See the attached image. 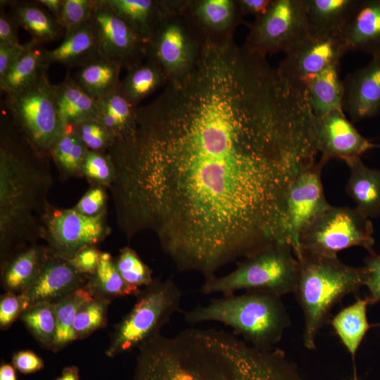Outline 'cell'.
Returning <instances> with one entry per match:
<instances>
[{
  "label": "cell",
  "instance_id": "1",
  "mask_svg": "<svg viewBox=\"0 0 380 380\" xmlns=\"http://www.w3.org/2000/svg\"><path fill=\"white\" fill-rule=\"evenodd\" d=\"M107 153L119 229L152 232L178 271L207 280L284 243L289 189L319 151L305 91L229 40L205 43Z\"/></svg>",
  "mask_w": 380,
  "mask_h": 380
},
{
  "label": "cell",
  "instance_id": "2",
  "mask_svg": "<svg viewBox=\"0 0 380 380\" xmlns=\"http://www.w3.org/2000/svg\"><path fill=\"white\" fill-rule=\"evenodd\" d=\"M132 380L305 379L281 349H259L223 330L191 328L140 348Z\"/></svg>",
  "mask_w": 380,
  "mask_h": 380
},
{
  "label": "cell",
  "instance_id": "3",
  "mask_svg": "<svg viewBox=\"0 0 380 380\" xmlns=\"http://www.w3.org/2000/svg\"><path fill=\"white\" fill-rule=\"evenodd\" d=\"M38 151L9 118L0 129V262L42 239L53 181L49 158Z\"/></svg>",
  "mask_w": 380,
  "mask_h": 380
},
{
  "label": "cell",
  "instance_id": "4",
  "mask_svg": "<svg viewBox=\"0 0 380 380\" xmlns=\"http://www.w3.org/2000/svg\"><path fill=\"white\" fill-rule=\"evenodd\" d=\"M295 294L304 317L303 341L308 350L316 348V338L334 305L344 296L365 286L363 267H354L338 257L300 253Z\"/></svg>",
  "mask_w": 380,
  "mask_h": 380
},
{
  "label": "cell",
  "instance_id": "5",
  "mask_svg": "<svg viewBox=\"0 0 380 380\" xmlns=\"http://www.w3.org/2000/svg\"><path fill=\"white\" fill-rule=\"evenodd\" d=\"M281 298L255 291L237 296H223L185 312L184 318L193 324L221 322L231 327L234 334L242 336L253 346L272 349L291 324Z\"/></svg>",
  "mask_w": 380,
  "mask_h": 380
},
{
  "label": "cell",
  "instance_id": "6",
  "mask_svg": "<svg viewBox=\"0 0 380 380\" xmlns=\"http://www.w3.org/2000/svg\"><path fill=\"white\" fill-rule=\"evenodd\" d=\"M298 265L292 247L285 243H277L239 262L230 273L205 280L200 291L227 296L246 290L281 297L293 293Z\"/></svg>",
  "mask_w": 380,
  "mask_h": 380
},
{
  "label": "cell",
  "instance_id": "7",
  "mask_svg": "<svg viewBox=\"0 0 380 380\" xmlns=\"http://www.w3.org/2000/svg\"><path fill=\"white\" fill-rule=\"evenodd\" d=\"M182 296L171 279H154L141 289L132 308L115 326L106 355L114 357L139 350L157 338L163 327L180 310Z\"/></svg>",
  "mask_w": 380,
  "mask_h": 380
},
{
  "label": "cell",
  "instance_id": "8",
  "mask_svg": "<svg viewBox=\"0 0 380 380\" xmlns=\"http://www.w3.org/2000/svg\"><path fill=\"white\" fill-rule=\"evenodd\" d=\"M374 227L371 219L357 208L330 205L301 232L299 253L336 258L346 248L362 246L374 251Z\"/></svg>",
  "mask_w": 380,
  "mask_h": 380
},
{
  "label": "cell",
  "instance_id": "9",
  "mask_svg": "<svg viewBox=\"0 0 380 380\" xmlns=\"http://www.w3.org/2000/svg\"><path fill=\"white\" fill-rule=\"evenodd\" d=\"M47 69L27 89L6 95L5 106L19 132L41 153L50 151L63 132L56 111L54 88Z\"/></svg>",
  "mask_w": 380,
  "mask_h": 380
},
{
  "label": "cell",
  "instance_id": "10",
  "mask_svg": "<svg viewBox=\"0 0 380 380\" xmlns=\"http://www.w3.org/2000/svg\"><path fill=\"white\" fill-rule=\"evenodd\" d=\"M186 1L163 16L148 44L147 58L160 66L168 82L190 73L205 40L184 11Z\"/></svg>",
  "mask_w": 380,
  "mask_h": 380
},
{
  "label": "cell",
  "instance_id": "11",
  "mask_svg": "<svg viewBox=\"0 0 380 380\" xmlns=\"http://www.w3.org/2000/svg\"><path fill=\"white\" fill-rule=\"evenodd\" d=\"M309 34L303 0H273L267 13L251 25L243 46L266 58L287 53Z\"/></svg>",
  "mask_w": 380,
  "mask_h": 380
},
{
  "label": "cell",
  "instance_id": "12",
  "mask_svg": "<svg viewBox=\"0 0 380 380\" xmlns=\"http://www.w3.org/2000/svg\"><path fill=\"white\" fill-rule=\"evenodd\" d=\"M110 232L107 212L87 216L73 208L51 205L44 219L42 239L51 255L70 260L81 249L96 246Z\"/></svg>",
  "mask_w": 380,
  "mask_h": 380
},
{
  "label": "cell",
  "instance_id": "13",
  "mask_svg": "<svg viewBox=\"0 0 380 380\" xmlns=\"http://www.w3.org/2000/svg\"><path fill=\"white\" fill-rule=\"evenodd\" d=\"M327 161L322 158L304 166L294 178L287 194L284 220L285 242L297 258L299 237L303 229L331 205L322 182V171Z\"/></svg>",
  "mask_w": 380,
  "mask_h": 380
},
{
  "label": "cell",
  "instance_id": "14",
  "mask_svg": "<svg viewBox=\"0 0 380 380\" xmlns=\"http://www.w3.org/2000/svg\"><path fill=\"white\" fill-rule=\"evenodd\" d=\"M90 22L99 56L127 70L147 58L148 43L106 3L94 0Z\"/></svg>",
  "mask_w": 380,
  "mask_h": 380
},
{
  "label": "cell",
  "instance_id": "15",
  "mask_svg": "<svg viewBox=\"0 0 380 380\" xmlns=\"http://www.w3.org/2000/svg\"><path fill=\"white\" fill-rule=\"evenodd\" d=\"M346 52L340 38L309 34L285 53L278 69L291 82L304 87L311 77L329 66L339 64Z\"/></svg>",
  "mask_w": 380,
  "mask_h": 380
},
{
  "label": "cell",
  "instance_id": "16",
  "mask_svg": "<svg viewBox=\"0 0 380 380\" xmlns=\"http://www.w3.org/2000/svg\"><path fill=\"white\" fill-rule=\"evenodd\" d=\"M315 131L318 151L327 162L336 158L346 163L369 150L380 148V144L373 143L356 129L342 110L315 116Z\"/></svg>",
  "mask_w": 380,
  "mask_h": 380
},
{
  "label": "cell",
  "instance_id": "17",
  "mask_svg": "<svg viewBox=\"0 0 380 380\" xmlns=\"http://www.w3.org/2000/svg\"><path fill=\"white\" fill-rule=\"evenodd\" d=\"M341 107L353 122L379 114L380 54L372 56L365 66L346 77Z\"/></svg>",
  "mask_w": 380,
  "mask_h": 380
},
{
  "label": "cell",
  "instance_id": "18",
  "mask_svg": "<svg viewBox=\"0 0 380 380\" xmlns=\"http://www.w3.org/2000/svg\"><path fill=\"white\" fill-rule=\"evenodd\" d=\"M88 277L80 273L69 260L51 255L34 284L20 294L24 308L42 302H55L71 291L84 286Z\"/></svg>",
  "mask_w": 380,
  "mask_h": 380
},
{
  "label": "cell",
  "instance_id": "19",
  "mask_svg": "<svg viewBox=\"0 0 380 380\" xmlns=\"http://www.w3.org/2000/svg\"><path fill=\"white\" fill-rule=\"evenodd\" d=\"M184 11L204 39L234 36L243 20L237 0H186Z\"/></svg>",
  "mask_w": 380,
  "mask_h": 380
},
{
  "label": "cell",
  "instance_id": "20",
  "mask_svg": "<svg viewBox=\"0 0 380 380\" xmlns=\"http://www.w3.org/2000/svg\"><path fill=\"white\" fill-rule=\"evenodd\" d=\"M340 39L346 51L380 54V0H357Z\"/></svg>",
  "mask_w": 380,
  "mask_h": 380
},
{
  "label": "cell",
  "instance_id": "21",
  "mask_svg": "<svg viewBox=\"0 0 380 380\" xmlns=\"http://www.w3.org/2000/svg\"><path fill=\"white\" fill-rule=\"evenodd\" d=\"M49 253L46 245L30 244L1 263V283L6 292L23 294L36 281Z\"/></svg>",
  "mask_w": 380,
  "mask_h": 380
},
{
  "label": "cell",
  "instance_id": "22",
  "mask_svg": "<svg viewBox=\"0 0 380 380\" xmlns=\"http://www.w3.org/2000/svg\"><path fill=\"white\" fill-rule=\"evenodd\" d=\"M184 0H105L111 9L148 44L157 25Z\"/></svg>",
  "mask_w": 380,
  "mask_h": 380
},
{
  "label": "cell",
  "instance_id": "23",
  "mask_svg": "<svg viewBox=\"0 0 380 380\" xmlns=\"http://www.w3.org/2000/svg\"><path fill=\"white\" fill-rule=\"evenodd\" d=\"M357 0H303L309 31L322 38H340Z\"/></svg>",
  "mask_w": 380,
  "mask_h": 380
},
{
  "label": "cell",
  "instance_id": "24",
  "mask_svg": "<svg viewBox=\"0 0 380 380\" xmlns=\"http://www.w3.org/2000/svg\"><path fill=\"white\" fill-rule=\"evenodd\" d=\"M350 174L346 191L362 215L371 219L380 215V170L367 167L360 158L346 162Z\"/></svg>",
  "mask_w": 380,
  "mask_h": 380
},
{
  "label": "cell",
  "instance_id": "25",
  "mask_svg": "<svg viewBox=\"0 0 380 380\" xmlns=\"http://www.w3.org/2000/svg\"><path fill=\"white\" fill-rule=\"evenodd\" d=\"M98 56V45L89 20L65 32L63 41L57 47L45 50L44 61L48 66L51 63H59L68 68H80Z\"/></svg>",
  "mask_w": 380,
  "mask_h": 380
},
{
  "label": "cell",
  "instance_id": "26",
  "mask_svg": "<svg viewBox=\"0 0 380 380\" xmlns=\"http://www.w3.org/2000/svg\"><path fill=\"white\" fill-rule=\"evenodd\" d=\"M54 99L58 116L64 130L84 120L96 118V100L84 92L74 81L67 77L54 84Z\"/></svg>",
  "mask_w": 380,
  "mask_h": 380
},
{
  "label": "cell",
  "instance_id": "27",
  "mask_svg": "<svg viewBox=\"0 0 380 380\" xmlns=\"http://www.w3.org/2000/svg\"><path fill=\"white\" fill-rule=\"evenodd\" d=\"M339 64L329 66L309 79L304 84L315 117L342 110L343 81L340 78Z\"/></svg>",
  "mask_w": 380,
  "mask_h": 380
},
{
  "label": "cell",
  "instance_id": "28",
  "mask_svg": "<svg viewBox=\"0 0 380 380\" xmlns=\"http://www.w3.org/2000/svg\"><path fill=\"white\" fill-rule=\"evenodd\" d=\"M10 17L17 25L26 30L32 40L39 44L56 39L63 30L56 18L36 1H8Z\"/></svg>",
  "mask_w": 380,
  "mask_h": 380
},
{
  "label": "cell",
  "instance_id": "29",
  "mask_svg": "<svg viewBox=\"0 0 380 380\" xmlns=\"http://www.w3.org/2000/svg\"><path fill=\"white\" fill-rule=\"evenodd\" d=\"M27 50L8 68L0 79V88L6 95L15 94L32 86L48 65L44 61V51L31 40Z\"/></svg>",
  "mask_w": 380,
  "mask_h": 380
},
{
  "label": "cell",
  "instance_id": "30",
  "mask_svg": "<svg viewBox=\"0 0 380 380\" xmlns=\"http://www.w3.org/2000/svg\"><path fill=\"white\" fill-rule=\"evenodd\" d=\"M121 69L115 63L98 56L80 67L73 80L97 101L120 87Z\"/></svg>",
  "mask_w": 380,
  "mask_h": 380
},
{
  "label": "cell",
  "instance_id": "31",
  "mask_svg": "<svg viewBox=\"0 0 380 380\" xmlns=\"http://www.w3.org/2000/svg\"><path fill=\"white\" fill-rule=\"evenodd\" d=\"M368 298H357L351 305L340 310L331 320V325L342 344L355 359L356 353L371 325L367 310Z\"/></svg>",
  "mask_w": 380,
  "mask_h": 380
},
{
  "label": "cell",
  "instance_id": "32",
  "mask_svg": "<svg viewBox=\"0 0 380 380\" xmlns=\"http://www.w3.org/2000/svg\"><path fill=\"white\" fill-rule=\"evenodd\" d=\"M167 82L160 66L147 58L145 62L127 70V75L120 81V89L130 103L138 107L143 99Z\"/></svg>",
  "mask_w": 380,
  "mask_h": 380
},
{
  "label": "cell",
  "instance_id": "33",
  "mask_svg": "<svg viewBox=\"0 0 380 380\" xmlns=\"http://www.w3.org/2000/svg\"><path fill=\"white\" fill-rule=\"evenodd\" d=\"M96 119L115 139L127 134L136 120L137 108L125 98L120 87L96 101Z\"/></svg>",
  "mask_w": 380,
  "mask_h": 380
},
{
  "label": "cell",
  "instance_id": "34",
  "mask_svg": "<svg viewBox=\"0 0 380 380\" xmlns=\"http://www.w3.org/2000/svg\"><path fill=\"white\" fill-rule=\"evenodd\" d=\"M84 286L93 298L110 301L128 296H136L141 291L125 283L115 267L114 258L107 252H102L96 270L88 277Z\"/></svg>",
  "mask_w": 380,
  "mask_h": 380
},
{
  "label": "cell",
  "instance_id": "35",
  "mask_svg": "<svg viewBox=\"0 0 380 380\" xmlns=\"http://www.w3.org/2000/svg\"><path fill=\"white\" fill-rule=\"evenodd\" d=\"M92 298L93 296L84 286L53 302L56 331L52 351L56 353L76 340L73 324L77 313L82 305Z\"/></svg>",
  "mask_w": 380,
  "mask_h": 380
},
{
  "label": "cell",
  "instance_id": "36",
  "mask_svg": "<svg viewBox=\"0 0 380 380\" xmlns=\"http://www.w3.org/2000/svg\"><path fill=\"white\" fill-rule=\"evenodd\" d=\"M88 151L71 127L65 129L50 151L61 178L81 177L82 165Z\"/></svg>",
  "mask_w": 380,
  "mask_h": 380
},
{
  "label": "cell",
  "instance_id": "37",
  "mask_svg": "<svg viewBox=\"0 0 380 380\" xmlns=\"http://www.w3.org/2000/svg\"><path fill=\"white\" fill-rule=\"evenodd\" d=\"M19 319L43 348L52 350L56 331L54 303L32 305L21 313Z\"/></svg>",
  "mask_w": 380,
  "mask_h": 380
},
{
  "label": "cell",
  "instance_id": "38",
  "mask_svg": "<svg viewBox=\"0 0 380 380\" xmlns=\"http://www.w3.org/2000/svg\"><path fill=\"white\" fill-rule=\"evenodd\" d=\"M110 302L106 299L93 298L81 306L73 324L76 340L84 339L106 327Z\"/></svg>",
  "mask_w": 380,
  "mask_h": 380
},
{
  "label": "cell",
  "instance_id": "39",
  "mask_svg": "<svg viewBox=\"0 0 380 380\" xmlns=\"http://www.w3.org/2000/svg\"><path fill=\"white\" fill-rule=\"evenodd\" d=\"M114 263L120 275L129 286L141 289L154 280L152 272L134 250L125 247L120 250Z\"/></svg>",
  "mask_w": 380,
  "mask_h": 380
},
{
  "label": "cell",
  "instance_id": "40",
  "mask_svg": "<svg viewBox=\"0 0 380 380\" xmlns=\"http://www.w3.org/2000/svg\"><path fill=\"white\" fill-rule=\"evenodd\" d=\"M81 177L92 184H99L108 189L115 179V168L108 153L88 151L81 167Z\"/></svg>",
  "mask_w": 380,
  "mask_h": 380
},
{
  "label": "cell",
  "instance_id": "41",
  "mask_svg": "<svg viewBox=\"0 0 380 380\" xmlns=\"http://www.w3.org/2000/svg\"><path fill=\"white\" fill-rule=\"evenodd\" d=\"M71 127L89 151L107 153L115 141V138L96 118L87 119Z\"/></svg>",
  "mask_w": 380,
  "mask_h": 380
},
{
  "label": "cell",
  "instance_id": "42",
  "mask_svg": "<svg viewBox=\"0 0 380 380\" xmlns=\"http://www.w3.org/2000/svg\"><path fill=\"white\" fill-rule=\"evenodd\" d=\"M94 4V0H63V12L58 23L65 33L91 20Z\"/></svg>",
  "mask_w": 380,
  "mask_h": 380
},
{
  "label": "cell",
  "instance_id": "43",
  "mask_svg": "<svg viewBox=\"0 0 380 380\" xmlns=\"http://www.w3.org/2000/svg\"><path fill=\"white\" fill-rule=\"evenodd\" d=\"M107 189L99 184L91 185L73 208L87 216H95L107 212Z\"/></svg>",
  "mask_w": 380,
  "mask_h": 380
},
{
  "label": "cell",
  "instance_id": "44",
  "mask_svg": "<svg viewBox=\"0 0 380 380\" xmlns=\"http://www.w3.org/2000/svg\"><path fill=\"white\" fill-rule=\"evenodd\" d=\"M363 267L366 274L365 286L369 290L367 298L369 305L380 303V255L374 250L369 252L365 259Z\"/></svg>",
  "mask_w": 380,
  "mask_h": 380
},
{
  "label": "cell",
  "instance_id": "45",
  "mask_svg": "<svg viewBox=\"0 0 380 380\" xmlns=\"http://www.w3.org/2000/svg\"><path fill=\"white\" fill-rule=\"evenodd\" d=\"M25 310L21 295L6 292L0 298V328L8 329Z\"/></svg>",
  "mask_w": 380,
  "mask_h": 380
},
{
  "label": "cell",
  "instance_id": "46",
  "mask_svg": "<svg viewBox=\"0 0 380 380\" xmlns=\"http://www.w3.org/2000/svg\"><path fill=\"white\" fill-rule=\"evenodd\" d=\"M101 254L96 246H87L79 251L69 260L77 271L89 277L96 270Z\"/></svg>",
  "mask_w": 380,
  "mask_h": 380
},
{
  "label": "cell",
  "instance_id": "47",
  "mask_svg": "<svg viewBox=\"0 0 380 380\" xmlns=\"http://www.w3.org/2000/svg\"><path fill=\"white\" fill-rule=\"evenodd\" d=\"M12 365L24 374L35 373L44 367V362L32 350H21L13 355Z\"/></svg>",
  "mask_w": 380,
  "mask_h": 380
},
{
  "label": "cell",
  "instance_id": "48",
  "mask_svg": "<svg viewBox=\"0 0 380 380\" xmlns=\"http://www.w3.org/2000/svg\"><path fill=\"white\" fill-rule=\"evenodd\" d=\"M30 43L11 46L0 44V79L4 77L8 68L27 50Z\"/></svg>",
  "mask_w": 380,
  "mask_h": 380
},
{
  "label": "cell",
  "instance_id": "49",
  "mask_svg": "<svg viewBox=\"0 0 380 380\" xmlns=\"http://www.w3.org/2000/svg\"><path fill=\"white\" fill-rule=\"evenodd\" d=\"M17 25L10 15H7L3 8L0 11V44L11 46H18L20 44L18 34Z\"/></svg>",
  "mask_w": 380,
  "mask_h": 380
},
{
  "label": "cell",
  "instance_id": "50",
  "mask_svg": "<svg viewBox=\"0 0 380 380\" xmlns=\"http://www.w3.org/2000/svg\"><path fill=\"white\" fill-rule=\"evenodd\" d=\"M243 15H253L259 18L267 13L273 0H237Z\"/></svg>",
  "mask_w": 380,
  "mask_h": 380
},
{
  "label": "cell",
  "instance_id": "51",
  "mask_svg": "<svg viewBox=\"0 0 380 380\" xmlns=\"http://www.w3.org/2000/svg\"><path fill=\"white\" fill-rule=\"evenodd\" d=\"M37 1L51 12L58 22L63 12V0H38Z\"/></svg>",
  "mask_w": 380,
  "mask_h": 380
},
{
  "label": "cell",
  "instance_id": "52",
  "mask_svg": "<svg viewBox=\"0 0 380 380\" xmlns=\"http://www.w3.org/2000/svg\"><path fill=\"white\" fill-rule=\"evenodd\" d=\"M15 370L13 365L1 364L0 366V380H17Z\"/></svg>",
  "mask_w": 380,
  "mask_h": 380
},
{
  "label": "cell",
  "instance_id": "53",
  "mask_svg": "<svg viewBox=\"0 0 380 380\" xmlns=\"http://www.w3.org/2000/svg\"><path fill=\"white\" fill-rule=\"evenodd\" d=\"M79 369L76 366H68L63 369L61 375L55 380H79Z\"/></svg>",
  "mask_w": 380,
  "mask_h": 380
},
{
  "label": "cell",
  "instance_id": "54",
  "mask_svg": "<svg viewBox=\"0 0 380 380\" xmlns=\"http://www.w3.org/2000/svg\"><path fill=\"white\" fill-rule=\"evenodd\" d=\"M350 380H359V379L357 377V373H356L355 369L354 370L353 375L352 378Z\"/></svg>",
  "mask_w": 380,
  "mask_h": 380
},
{
  "label": "cell",
  "instance_id": "55",
  "mask_svg": "<svg viewBox=\"0 0 380 380\" xmlns=\"http://www.w3.org/2000/svg\"><path fill=\"white\" fill-rule=\"evenodd\" d=\"M378 325H380V324H379Z\"/></svg>",
  "mask_w": 380,
  "mask_h": 380
}]
</instances>
